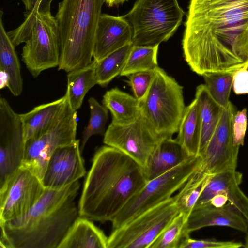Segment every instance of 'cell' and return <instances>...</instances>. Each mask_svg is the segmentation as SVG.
<instances>
[{"mask_svg":"<svg viewBox=\"0 0 248 248\" xmlns=\"http://www.w3.org/2000/svg\"><path fill=\"white\" fill-rule=\"evenodd\" d=\"M242 247L243 244L238 242L194 239L189 236L182 241L180 248H238Z\"/></svg>","mask_w":248,"mask_h":248,"instance_id":"cell-34","label":"cell"},{"mask_svg":"<svg viewBox=\"0 0 248 248\" xmlns=\"http://www.w3.org/2000/svg\"><path fill=\"white\" fill-rule=\"evenodd\" d=\"M96 63V61L93 60L88 65L68 72L66 92L69 104L74 110L77 111L81 107L87 93L97 84Z\"/></svg>","mask_w":248,"mask_h":248,"instance_id":"cell-26","label":"cell"},{"mask_svg":"<svg viewBox=\"0 0 248 248\" xmlns=\"http://www.w3.org/2000/svg\"><path fill=\"white\" fill-rule=\"evenodd\" d=\"M158 46L133 45L120 76H127L140 71L155 70L158 67Z\"/></svg>","mask_w":248,"mask_h":248,"instance_id":"cell-29","label":"cell"},{"mask_svg":"<svg viewBox=\"0 0 248 248\" xmlns=\"http://www.w3.org/2000/svg\"><path fill=\"white\" fill-rule=\"evenodd\" d=\"M108 239L91 220L79 217L58 248H107Z\"/></svg>","mask_w":248,"mask_h":248,"instance_id":"cell-21","label":"cell"},{"mask_svg":"<svg viewBox=\"0 0 248 248\" xmlns=\"http://www.w3.org/2000/svg\"><path fill=\"white\" fill-rule=\"evenodd\" d=\"M184 15L177 0H137L124 16L132 27L134 45L155 46L175 33Z\"/></svg>","mask_w":248,"mask_h":248,"instance_id":"cell-5","label":"cell"},{"mask_svg":"<svg viewBox=\"0 0 248 248\" xmlns=\"http://www.w3.org/2000/svg\"><path fill=\"white\" fill-rule=\"evenodd\" d=\"M24 3L26 11V14H28L31 12L35 5H36L38 0H21ZM25 14V15H26Z\"/></svg>","mask_w":248,"mask_h":248,"instance_id":"cell-40","label":"cell"},{"mask_svg":"<svg viewBox=\"0 0 248 248\" xmlns=\"http://www.w3.org/2000/svg\"><path fill=\"white\" fill-rule=\"evenodd\" d=\"M248 26V0H189L182 45L191 69L202 76L248 67L240 37Z\"/></svg>","mask_w":248,"mask_h":248,"instance_id":"cell-1","label":"cell"},{"mask_svg":"<svg viewBox=\"0 0 248 248\" xmlns=\"http://www.w3.org/2000/svg\"><path fill=\"white\" fill-rule=\"evenodd\" d=\"M130 43L96 61L95 67L97 84L107 86L116 77L120 75L133 46Z\"/></svg>","mask_w":248,"mask_h":248,"instance_id":"cell-28","label":"cell"},{"mask_svg":"<svg viewBox=\"0 0 248 248\" xmlns=\"http://www.w3.org/2000/svg\"><path fill=\"white\" fill-rule=\"evenodd\" d=\"M195 98L200 105L201 136L199 156L201 157L216 130L223 108L213 98L205 84L197 87Z\"/></svg>","mask_w":248,"mask_h":248,"instance_id":"cell-24","label":"cell"},{"mask_svg":"<svg viewBox=\"0 0 248 248\" xmlns=\"http://www.w3.org/2000/svg\"><path fill=\"white\" fill-rule=\"evenodd\" d=\"M200 156H191L176 167L147 182L112 221L113 230L173 196L199 167Z\"/></svg>","mask_w":248,"mask_h":248,"instance_id":"cell-7","label":"cell"},{"mask_svg":"<svg viewBox=\"0 0 248 248\" xmlns=\"http://www.w3.org/2000/svg\"><path fill=\"white\" fill-rule=\"evenodd\" d=\"M102 104L110 112L112 123L125 124L133 122L141 115L140 104L134 97L117 88L106 92Z\"/></svg>","mask_w":248,"mask_h":248,"instance_id":"cell-23","label":"cell"},{"mask_svg":"<svg viewBox=\"0 0 248 248\" xmlns=\"http://www.w3.org/2000/svg\"><path fill=\"white\" fill-rule=\"evenodd\" d=\"M41 0H38V1L37 2L36 5H35V7L34 8L33 10L31 12L36 13V12H37L38 11L39 6L40 5V3Z\"/></svg>","mask_w":248,"mask_h":248,"instance_id":"cell-42","label":"cell"},{"mask_svg":"<svg viewBox=\"0 0 248 248\" xmlns=\"http://www.w3.org/2000/svg\"><path fill=\"white\" fill-rule=\"evenodd\" d=\"M248 67L236 71L233 75V89L237 94H248Z\"/></svg>","mask_w":248,"mask_h":248,"instance_id":"cell-36","label":"cell"},{"mask_svg":"<svg viewBox=\"0 0 248 248\" xmlns=\"http://www.w3.org/2000/svg\"><path fill=\"white\" fill-rule=\"evenodd\" d=\"M176 140L192 156H199L201 136L200 105L195 98L185 108Z\"/></svg>","mask_w":248,"mask_h":248,"instance_id":"cell-25","label":"cell"},{"mask_svg":"<svg viewBox=\"0 0 248 248\" xmlns=\"http://www.w3.org/2000/svg\"><path fill=\"white\" fill-rule=\"evenodd\" d=\"M0 12V88L7 87L15 96H19L23 89L21 67L15 46L6 32Z\"/></svg>","mask_w":248,"mask_h":248,"instance_id":"cell-19","label":"cell"},{"mask_svg":"<svg viewBox=\"0 0 248 248\" xmlns=\"http://www.w3.org/2000/svg\"><path fill=\"white\" fill-rule=\"evenodd\" d=\"M105 0H62L55 16L60 40L59 70L69 72L92 62L96 30Z\"/></svg>","mask_w":248,"mask_h":248,"instance_id":"cell-4","label":"cell"},{"mask_svg":"<svg viewBox=\"0 0 248 248\" xmlns=\"http://www.w3.org/2000/svg\"><path fill=\"white\" fill-rule=\"evenodd\" d=\"M155 76V70L140 71L128 76L134 97L140 103L146 97Z\"/></svg>","mask_w":248,"mask_h":248,"instance_id":"cell-33","label":"cell"},{"mask_svg":"<svg viewBox=\"0 0 248 248\" xmlns=\"http://www.w3.org/2000/svg\"><path fill=\"white\" fill-rule=\"evenodd\" d=\"M226 226L247 232L248 224L243 215L229 202L217 207L210 203L195 206L188 217L187 233L208 226Z\"/></svg>","mask_w":248,"mask_h":248,"instance_id":"cell-18","label":"cell"},{"mask_svg":"<svg viewBox=\"0 0 248 248\" xmlns=\"http://www.w3.org/2000/svg\"><path fill=\"white\" fill-rule=\"evenodd\" d=\"M60 34L57 21L50 12L36 13L27 41L23 47L22 60L32 76L58 67Z\"/></svg>","mask_w":248,"mask_h":248,"instance_id":"cell-10","label":"cell"},{"mask_svg":"<svg viewBox=\"0 0 248 248\" xmlns=\"http://www.w3.org/2000/svg\"><path fill=\"white\" fill-rule=\"evenodd\" d=\"M78 181L61 189L46 188L33 207L18 218L0 223L3 248H58L79 217Z\"/></svg>","mask_w":248,"mask_h":248,"instance_id":"cell-3","label":"cell"},{"mask_svg":"<svg viewBox=\"0 0 248 248\" xmlns=\"http://www.w3.org/2000/svg\"><path fill=\"white\" fill-rule=\"evenodd\" d=\"M228 198L227 196L222 193L216 194L211 199L210 203L217 207L224 206L227 203Z\"/></svg>","mask_w":248,"mask_h":248,"instance_id":"cell-38","label":"cell"},{"mask_svg":"<svg viewBox=\"0 0 248 248\" xmlns=\"http://www.w3.org/2000/svg\"><path fill=\"white\" fill-rule=\"evenodd\" d=\"M242 174L231 169L212 174L195 206L209 203L216 194H226L231 203L244 217L248 224V197L239 187ZM194 206V207H195Z\"/></svg>","mask_w":248,"mask_h":248,"instance_id":"cell-17","label":"cell"},{"mask_svg":"<svg viewBox=\"0 0 248 248\" xmlns=\"http://www.w3.org/2000/svg\"><path fill=\"white\" fill-rule=\"evenodd\" d=\"M187 220L184 214L179 213L149 248H180L182 241L189 236L186 230Z\"/></svg>","mask_w":248,"mask_h":248,"instance_id":"cell-31","label":"cell"},{"mask_svg":"<svg viewBox=\"0 0 248 248\" xmlns=\"http://www.w3.org/2000/svg\"><path fill=\"white\" fill-rule=\"evenodd\" d=\"M243 247L246 248H248V233L246 238L245 243L244 245H243Z\"/></svg>","mask_w":248,"mask_h":248,"instance_id":"cell-43","label":"cell"},{"mask_svg":"<svg viewBox=\"0 0 248 248\" xmlns=\"http://www.w3.org/2000/svg\"><path fill=\"white\" fill-rule=\"evenodd\" d=\"M79 140L57 148L51 156L42 179L45 188L61 189L86 174Z\"/></svg>","mask_w":248,"mask_h":248,"instance_id":"cell-15","label":"cell"},{"mask_svg":"<svg viewBox=\"0 0 248 248\" xmlns=\"http://www.w3.org/2000/svg\"><path fill=\"white\" fill-rule=\"evenodd\" d=\"M144 168L115 148H99L93 159L78 205L79 217L111 221L145 185Z\"/></svg>","mask_w":248,"mask_h":248,"instance_id":"cell-2","label":"cell"},{"mask_svg":"<svg viewBox=\"0 0 248 248\" xmlns=\"http://www.w3.org/2000/svg\"><path fill=\"white\" fill-rule=\"evenodd\" d=\"M238 46L241 53L248 58V26L240 37Z\"/></svg>","mask_w":248,"mask_h":248,"instance_id":"cell-37","label":"cell"},{"mask_svg":"<svg viewBox=\"0 0 248 248\" xmlns=\"http://www.w3.org/2000/svg\"><path fill=\"white\" fill-rule=\"evenodd\" d=\"M25 142L20 114L0 98V187L21 166Z\"/></svg>","mask_w":248,"mask_h":248,"instance_id":"cell-14","label":"cell"},{"mask_svg":"<svg viewBox=\"0 0 248 248\" xmlns=\"http://www.w3.org/2000/svg\"><path fill=\"white\" fill-rule=\"evenodd\" d=\"M235 113L231 102L227 108H223L216 130L201 157L199 168L204 172L214 174L236 169L240 146L234 144L232 135V120Z\"/></svg>","mask_w":248,"mask_h":248,"instance_id":"cell-13","label":"cell"},{"mask_svg":"<svg viewBox=\"0 0 248 248\" xmlns=\"http://www.w3.org/2000/svg\"><path fill=\"white\" fill-rule=\"evenodd\" d=\"M133 29L123 16L101 14L96 30L93 58L99 61L118 49L132 43Z\"/></svg>","mask_w":248,"mask_h":248,"instance_id":"cell-16","label":"cell"},{"mask_svg":"<svg viewBox=\"0 0 248 248\" xmlns=\"http://www.w3.org/2000/svg\"><path fill=\"white\" fill-rule=\"evenodd\" d=\"M148 94L140 103L141 115L163 139L178 132L186 106L183 87L158 66Z\"/></svg>","mask_w":248,"mask_h":248,"instance_id":"cell-6","label":"cell"},{"mask_svg":"<svg viewBox=\"0 0 248 248\" xmlns=\"http://www.w3.org/2000/svg\"><path fill=\"white\" fill-rule=\"evenodd\" d=\"M66 99L57 116L44 132L25 142L21 166L42 180L48 162L59 147L70 144L76 139L77 111Z\"/></svg>","mask_w":248,"mask_h":248,"instance_id":"cell-8","label":"cell"},{"mask_svg":"<svg viewBox=\"0 0 248 248\" xmlns=\"http://www.w3.org/2000/svg\"><path fill=\"white\" fill-rule=\"evenodd\" d=\"M235 72H211L202 75L213 98L222 108H226L230 101L229 97Z\"/></svg>","mask_w":248,"mask_h":248,"instance_id":"cell-30","label":"cell"},{"mask_svg":"<svg viewBox=\"0 0 248 248\" xmlns=\"http://www.w3.org/2000/svg\"><path fill=\"white\" fill-rule=\"evenodd\" d=\"M191 156L176 139L169 138L162 140L143 167L147 181L162 175Z\"/></svg>","mask_w":248,"mask_h":248,"instance_id":"cell-20","label":"cell"},{"mask_svg":"<svg viewBox=\"0 0 248 248\" xmlns=\"http://www.w3.org/2000/svg\"><path fill=\"white\" fill-rule=\"evenodd\" d=\"M66 97L65 93L58 99L37 106L31 111L20 114L25 142L38 136L49 126L57 116Z\"/></svg>","mask_w":248,"mask_h":248,"instance_id":"cell-22","label":"cell"},{"mask_svg":"<svg viewBox=\"0 0 248 248\" xmlns=\"http://www.w3.org/2000/svg\"><path fill=\"white\" fill-rule=\"evenodd\" d=\"M247 127V112L246 108L235 113L232 120V130L234 143L240 146L244 145Z\"/></svg>","mask_w":248,"mask_h":248,"instance_id":"cell-35","label":"cell"},{"mask_svg":"<svg viewBox=\"0 0 248 248\" xmlns=\"http://www.w3.org/2000/svg\"><path fill=\"white\" fill-rule=\"evenodd\" d=\"M162 140L141 115L127 124L111 122L105 132L103 142L122 152L144 167L149 156Z\"/></svg>","mask_w":248,"mask_h":248,"instance_id":"cell-12","label":"cell"},{"mask_svg":"<svg viewBox=\"0 0 248 248\" xmlns=\"http://www.w3.org/2000/svg\"><path fill=\"white\" fill-rule=\"evenodd\" d=\"M127 0H105V2L108 7H113L123 3Z\"/></svg>","mask_w":248,"mask_h":248,"instance_id":"cell-41","label":"cell"},{"mask_svg":"<svg viewBox=\"0 0 248 248\" xmlns=\"http://www.w3.org/2000/svg\"><path fill=\"white\" fill-rule=\"evenodd\" d=\"M42 181L28 169L20 166L0 187V223L26 214L43 194Z\"/></svg>","mask_w":248,"mask_h":248,"instance_id":"cell-11","label":"cell"},{"mask_svg":"<svg viewBox=\"0 0 248 248\" xmlns=\"http://www.w3.org/2000/svg\"><path fill=\"white\" fill-rule=\"evenodd\" d=\"M90 117L82 134L81 151H82L91 136L105 134V127L108 117V110L101 105L94 98L88 99Z\"/></svg>","mask_w":248,"mask_h":248,"instance_id":"cell-32","label":"cell"},{"mask_svg":"<svg viewBox=\"0 0 248 248\" xmlns=\"http://www.w3.org/2000/svg\"><path fill=\"white\" fill-rule=\"evenodd\" d=\"M179 213L173 196L113 230L107 248H149Z\"/></svg>","mask_w":248,"mask_h":248,"instance_id":"cell-9","label":"cell"},{"mask_svg":"<svg viewBox=\"0 0 248 248\" xmlns=\"http://www.w3.org/2000/svg\"><path fill=\"white\" fill-rule=\"evenodd\" d=\"M53 0H42L38 8L41 12H50V5Z\"/></svg>","mask_w":248,"mask_h":248,"instance_id":"cell-39","label":"cell"},{"mask_svg":"<svg viewBox=\"0 0 248 248\" xmlns=\"http://www.w3.org/2000/svg\"><path fill=\"white\" fill-rule=\"evenodd\" d=\"M212 175L198 167L174 195L179 213L187 218Z\"/></svg>","mask_w":248,"mask_h":248,"instance_id":"cell-27","label":"cell"}]
</instances>
